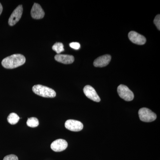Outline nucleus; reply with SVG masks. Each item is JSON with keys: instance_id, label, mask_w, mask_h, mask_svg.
<instances>
[{"instance_id": "nucleus-1", "label": "nucleus", "mask_w": 160, "mask_h": 160, "mask_svg": "<svg viewBox=\"0 0 160 160\" xmlns=\"http://www.w3.org/2000/svg\"><path fill=\"white\" fill-rule=\"evenodd\" d=\"M26 58L23 55L16 54L5 58L2 61V66L8 69H12L22 66L26 62Z\"/></svg>"}, {"instance_id": "nucleus-2", "label": "nucleus", "mask_w": 160, "mask_h": 160, "mask_svg": "<svg viewBox=\"0 0 160 160\" xmlns=\"http://www.w3.org/2000/svg\"><path fill=\"white\" fill-rule=\"evenodd\" d=\"M32 90L36 94L44 98H53L56 96L53 89L42 85H35L32 87Z\"/></svg>"}, {"instance_id": "nucleus-3", "label": "nucleus", "mask_w": 160, "mask_h": 160, "mask_svg": "<svg viewBox=\"0 0 160 160\" xmlns=\"http://www.w3.org/2000/svg\"><path fill=\"white\" fill-rule=\"evenodd\" d=\"M138 114L140 120L144 122H153L157 118V115L148 108H141L139 110Z\"/></svg>"}, {"instance_id": "nucleus-4", "label": "nucleus", "mask_w": 160, "mask_h": 160, "mask_svg": "<svg viewBox=\"0 0 160 160\" xmlns=\"http://www.w3.org/2000/svg\"><path fill=\"white\" fill-rule=\"evenodd\" d=\"M118 92L120 97L127 102L132 101L134 98V94L125 85H120L118 86Z\"/></svg>"}, {"instance_id": "nucleus-5", "label": "nucleus", "mask_w": 160, "mask_h": 160, "mask_svg": "<svg viewBox=\"0 0 160 160\" xmlns=\"http://www.w3.org/2000/svg\"><path fill=\"white\" fill-rule=\"evenodd\" d=\"M23 12V7L19 5L14 9L9 18L8 23L10 26H13L19 21Z\"/></svg>"}, {"instance_id": "nucleus-6", "label": "nucleus", "mask_w": 160, "mask_h": 160, "mask_svg": "<svg viewBox=\"0 0 160 160\" xmlns=\"http://www.w3.org/2000/svg\"><path fill=\"white\" fill-rule=\"evenodd\" d=\"M65 126L66 129L71 131H80L83 128L82 123L77 120H68L65 122Z\"/></svg>"}, {"instance_id": "nucleus-7", "label": "nucleus", "mask_w": 160, "mask_h": 160, "mask_svg": "<svg viewBox=\"0 0 160 160\" xmlns=\"http://www.w3.org/2000/svg\"><path fill=\"white\" fill-rule=\"evenodd\" d=\"M68 147V143L66 140L59 139L55 140L51 144L50 147L53 151L59 152L64 151Z\"/></svg>"}, {"instance_id": "nucleus-8", "label": "nucleus", "mask_w": 160, "mask_h": 160, "mask_svg": "<svg viewBox=\"0 0 160 160\" xmlns=\"http://www.w3.org/2000/svg\"><path fill=\"white\" fill-rule=\"evenodd\" d=\"M129 39L132 43L138 45H144L146 39L145 37L135 31H130L128 34Z\"/></svg>"}, {"instance_id": "nucleus-9", "label": "nucleus", "mask_w": 160, "mask_h": 160, "mask_svg": "<svg viewBox=\"0 0 160 160\" xmlns=\"http://www.w3.org/2000/svg\"><path fill=\"white\" fill-rule=\"evenodd\" d=\"M84 93L88 98L95 102H100L101 99L94 88L89 85L86 86L83 89Z\"/></svg>"}, {"instance_id": "nucleus-10", "label": "nucleus", "mask_w": 160, "mask_h": 160, "mask_svg": "<svg viewBox=\"0 0 160 160\" xmlns=\"http://www.w3.org/2000/svg\"><path fill=\"white\" fill-rule=\"evenodd\" d=\"M32 17L35 19H40L44 18L45 12L39 4L35 3L31 9Z\"/></svg>"}, {"instance_id": "nucleus-11", "label": "nucleus", "mask_w": 160, "mask_h": 160, "mask_svg": "<svg viewBox=\"0 0 160 160\" xmlns=\"http://www.w3.org/2000/svg\"><path fill=\"white\" fill-rule=\"evenodd\" d=\"M111 56L106 54L97 58L93 62V65L96 67H104L107 66L110 62Z\"/></svg>"}, {"instance_id": "nucleus-12", "label": "nucleus", "mask_w": 160, "mask_h": 160, "mask_svg": "<svg viewBox=\"0 0 160 160\" xmlns=\"http://www.w3.org/2000/svg\"><path fill=\"white\" fill-rule=\"evenodd\" d=\"M54 58L59 62L64 64H72L74 61V57L70 55L57 54Z\"/></svg>"}, {"instance_id": "nucleus-13", "label": "nucleus", "mask_w": 160, "mask_h": 160, "mask_svg": "<svg viewBox=\"0 0 160 160\" xmlns=\"http://www.w3.org/2000/svg\"><path fill=\"white\" fill-rule=\"evenodd\" d=\"M19 119L20 118L14 112H12L7 118L8 122L11 125L16 124L19 122Z\"/></svg>"}, {"instance_id": "nucleus-14", "label": "nucleus", "mask_w": 160, "mask_h": 160, "mask_svg": "<svg viewBox=\"0 0 160 160\" xmlns=\"http://www.w3.org/2000/svg\"><path fill=\"white\" fill-rule=\"evenodd\" d=\"M39 124V122L38 120L36 118H29L27 121V126L29 127H32V128L37 127L38 126Z\"/></svg>"}, {"instance_id": "nucleus-15", "label": "nucleus", "mask_w": 160, "mask_h": 160, "mask_svg": "<svg viewBox=\"0 0 160 160\" xmlns=\"http://www.w3.org/2000/svg\"><path fill=\"white\" fill-rule=\"evenodd\" d=\"M52 49L53 51L56 52L58 54H59L60 53L64 51V46L62 43L57 42L52 46Z\"/></svg>"}, {"instance_id": "nucleus-16", "label": "nucleus", "mask_w": 160, "mask_h": 160, "mask_svg": "<svg viewBox=\"0 0 160 160\" xmlns=\"http://www.w3.org/2000/svg\"><path fill=\"white\" fill-rule=\"evenodd\" d=\"M154 23L158 30H160V15H157L154 18Z\"/></svg>"}, {"instance_id": "nucleus-17", "label": "nucleus", "mask_w": 160, "mask_h": 160, "mask_svg": "<svg viewBox=\"0 0 160 160\" xmlns=\"http://www.w3.org/2000/svg\"><path fill=\"white\" fill-rule=\"evenodd\" d=\"M3 160H18V157L13 154L6 156L3 159Z\"/></svg>"}, {"instance_id": "nucleus-18", "label": "nucleus", "mask_w": 160, "mask_h": 160, "mask_svg": "<svg viewBox=\"0 0 160 160\" xmlns=\"http://www.w3.org/2000/svg\"><path fill=\"white\" fill-rule=\"evenodd\" d=\"M69 46L72 49L78 50L80 48V44L78 42H72L69 44Z\"/></svg>"}, {"instance_id": "nucleus-19", "label": "nucleus", "mask_w": 160, "mask_h": 160, "mask_svg": "<svg viewBox=\"0 0 160 160\" xmlns=\"http://www.w3.org/2000/svg\"><path fill=\"white\" fill-rule=\"evenodd\" d=\"M3 10V7L2 6V4L0 3V15L2 14V12Z\"/></svg>"}]
</instances>
